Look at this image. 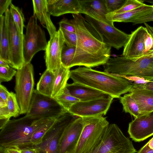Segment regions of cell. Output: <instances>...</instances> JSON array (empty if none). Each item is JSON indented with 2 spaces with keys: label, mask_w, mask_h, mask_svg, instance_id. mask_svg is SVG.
Wrapping results in <instances>:
<instances>
[{
  "label": "cell",
  "mask_w": 153,
  "mask_h": 153,
  "mask_svg": "<svg viewBox=\"0 0 153 153\" xmlns=\"http://www.w3.org/2000/svg\"><path fill=\"white\" fill-rule=\"evenodd\" d=\"M153 21V11L150 14L137 19L132 22L134 25Z\"/></svg>",
  "instance_id": "40"
},
{
  "label": "cell",
  "mask_w": 153,
  "mask_h": 153,
  "mask_svg": "<svg viewBox=\"0 0 153 153\" xmlns=\"http://www.w3.org/2000/svg\"><path fill=\"white\" fill-rule=\"evenodd\" d=\"M113 98L109 96L88 101H80L73 105L68 112L73 116L81 117L105 115Z\"/></svg>",
  "instance_id": "13"
},
{
  "label": "cell",
  "mask_w": 153,
  "mask_h": 153,
  "mask_svg": "<svg viewBox=\"0 0 153 153\" xmlns=\"http://www.w3.org/2000/svg\"><path fill=\"white\" fill-rule=\"evenodd\" d=\"M146 31V27L141 26L131 32L128 41L124 47L123 56L134 59L144 56V39Z\"/></svg>",
  "instance_id": "17"
},
{
  "label": "cell",
  "mask_w": 153,
  "mask_h": 153,
  "mask_svg": "<svg viewBox=\"0 0 153 153\" xmlns=\"http://www.w3.org/2000/svg\"><path fill=\"white\" fill-rule=\"evenodd\" d=\"M132 141L115 124L109 125L92 153H135Z\"/></svg>",
  "instance_id": "7"
},
{
  "label": "cell",
  "mask_w": 153,
  "mask_h": 153,
  "mask_svg": "<svg viewBox=\"0 0 153 153\" xmlns=\"http://www.w3.org/2000/svg\"><path fill=\"white\" fill-rule=\"evenodd\" d=\"M37 118L26 115L8 121L0 128V147H29L33 134L40 127L55 118Z\"/></svg>",
  "instance_id": "3"
},
{
  "label": "cell",
  "mask_w": 153,
  "mask_h": 153,
  "mask_svg": "<svg viewBox=\"0 0 153 153\" xmlns=\"http://www.w3.org/2000/svg\"><path fill=\"white\" fill-rule=\"evenodd\" d=\"M0 153H4L2 149L0 147Z\"/></svg>",
  "instance_id": "50"
},
{
  "label": "cell",
  "mask_w": 153,
  "mask_h": 153,
  "mask_svg": "<svg viewBox=\"0 0 153 153\" xmlns=\"http://www.w3.org/2000/svg\"><path fill=\"white\" fill-rule=\"evenodd\" d=\"M147 29L144 39L145 53L144 56L153 55V27L144 23Z\"/></svg>",
  "instance_id": "31"
},
{
  "label": "cell",
  "mask_w": 153,
  "mask_h": 153,
  "mask_svg": "<svg viewBox=\"0 0 153 153\" xmlns=\"http://www.w3.org/2000/svg\"><path fill=\"white\" fill-rule=\"evenodd\" d=\"M65 44L62 32L59 28L50 38L45 51L44 58L46 69L54 72L61 66V53Z\"/></svg>",
  "instance_id": "14"
},
{
  "label": "cell",
  "mask_w": 153,
  "mask_h": 153,
  "mask_svg": "<svg viewBox=\"0 0 153 153\" xmlns=\"http://www.w3.org/2000/svg\"><path fill=\"white\" fill-rule=\"evenodd\" d=\"M59 28L62 32L66 46L76 47L77 42V36L76 33L70 32L63 29Z\"/></svg>",
  "instance_id": "36"
},
{
  "label": "cell",
  "mask_w": 153,
  "mask_h": 153,
  "mask_svg": "<svg viewBox=\"0 0 153 153\" xmlns=\"http://www.w3.org/2000/svg\"><path fill=\"white\" fill-rule=\"evenodd\" d=\"M103 68L104 71L117 76L136 77L147 81L153 80V55L134 59L123 56L110 58Z\"/></svg>",
  "instance_id": "4"
},
{
  "label": "cell",
  "mask_w": 153,
  "mask_h": 153,
  "mask_svg": "<svg viewBox=\"0 0 153 153\" xmlns=\"http://www.w3.org/2000/svg\"><path fill=\"white\" fill-rule=\"evenodd\" d=\"M68 112L52 97L34 90L26 115L37 118H58Z\"/></svg>",
  "instance_id": "11"
},
{
  "label": "cell",
  "mask_w": 153,
  "mask_h": 153,
  "mask_svg": "<svg viewBox=\"0 0 153 153\" xmlns=\"http://www.w3.org/2000/svg\"><path fill=\"white\" fill-rule=\"evenodd\" d=\"M1 147L4 153H21L20 149L17 147Z\"/></svg>",
  "instance_id": "44"
},
{
  "label": "cell",
  "mask_w": 153,
  "mask_h": 153,
  "mask_svg": "<svg viewBox=\"0 0 153 153\" xmlns=\"http://www.w3.org/2000/svg\"><path fill=\"white\" fill-rule=\"evenodd\" d=\"M54 99L67 112L73 105L80 101L72 95L66 87L62 93Z\"/></svg>",
  "instance_id": "29"
},
{
  "label": "cell",
  "mask_w": 153,
  "mask_h": 153,
  "mask_svg": "<svg viewBox=\"0 0 153 153\" xmlns=\"http://www.w3.org/2000/svg\"><path fill=\"white\" fill-rule=\"evenodd\" d=\"M83 127L82 117H78L66 127L61 136L59 153H72L79 140Z\"/></svg>",
  "instance_id": "16"
},
{
  "label": "cell",
  "mask_w": 153,
  "mask_h": 153,
  "mask_svg": "<svg viewBox=\"0 0 153 153\" xmlns=\"http://www.w3.org/2000/svg\"><path fill=\"white\" fill-rule=\"evenodd\" d=\"M9 10L18 30L23 34L25 19L22 10L12 3L10 6Z\"/></svg>",
  "instance_id": "30"
},
{
  "label": "cell",
  "mask_w": 153,
  "mask_h": 153,
  "mask_svg": "<svg viewBox=\"0 0 153 153\" xmlns=\"http://www.w3.org/2000/svg\"><path fill=\"white\" fill-rule=\"evenodd\" d=\"M144 1L147 2H149L153 4V0H144Z\"/></svg>",
  "instance_id": "49"
},
{
  "label": "cell",
  "mask_w": 153,
  "mask_h": 153,
  "mask_svg": "<svg viewBox=\"0 0 153 153\" xmlns=\"http://www.w3.org/2000/svg\"><path fill=\"white\" fill-rule=\"evenodd\" d=\"M10 94L7 89L4 86L0 85V99L7 102V99Z\"/></svg>",
  "instance_id": "42"
},
{
  "label": "cell",
  "mask_w": 153,
  "mask_h": 153,
  "mask_svg": "<svg viewBox=\"0 0 153 153\" xmlns=\"http://www.w3.org/2000/svg\"><path fill=\"white\" fill-rule=\"evenodd\" d=\"M126 1V0H105V5L108 13L113 12L120 8Z\"/></svg>",
  "instance_id": "37"
},
{
  "label": "cell",
  "mask_w": 153,
  "mask_h": 153,
  "mask_svg": "<svg viewBox=\"0 0 153 153\" xmlns=\"http://www.w3.org/2000/svg\"><path fill=\"white\" fill-rule=\"evenodd\" d=\"M144 2L143 0H126L125 3L120 8L114 12L108 13L114 14L131 11L144 4Z\"/></svg>",
  "instance_id": "34"
},
{
  "label": "cell",
  "mask_w": 153,
  "mask_h": 153,
  "mask_svg": "<svg viewBox=\"0 0 153 153\" xmlns=\"http://www.w3.org/2000/svg\"><path fill=\"white\" fill-rule=\"evenodd\" d=\"M123 111L129 113L135 118L139 115V110L138 105L130 93L126 94L120 98Z\"/></svg>",
  "instance_id": "27"
},
{
  "label": "cell",
  "mask_w": 153,
  "mask_h": 153,
  "mask_svg": "<svg viewBox=\"0 0 153 153\" xmlns=\"http://www.w3.org/2000/svg\"><path fill=\"white\" fill-rule=\"evenodd\" d=\"M66 88L72 95L81 101H88L109 96L100 91L76 82L67 83Z\"/></svg>",
  "instance_id": "20"
},
{
  "label": "cell",
  "mask_w": 153,
  "mask_h": 153,
  "mask_svg": "<svg viewBox=\"0 0 153 153\" xmlns=\"http://www.w3.org/2000/svg\"><path fill=\"white\" fill-rule=\"evenodd\" d=\"M20 151L21 153H40L38 149L35 146L20 149Z\"/></svg>",
  "instance_id": "43"
},
{
  "label": "cell",
  "mask_w": 153,
  "mask_h": 153,
  "mask_svg": "<svg viewBox=\"0 0 153 153\" xmlns=\"http://www.w3.org/2000/svg\"><path fill=\"white\" fill-rule=\"evenodd\" d=\"M59 28L70 32L75 33L74 25L71 20L64 18L59 22Z\"/></svg>",
  "instance_id": "38"
},
{
  "label": "cell",
  "mask_w": 153,
  "mask_h": 153,
  "mask_svg": "<svg viewBox=\"0 0 153 153\" xmlns=\"http://www.w3.org/2000/svg\"><path fill=\"white\" fill-rule=\"evenodd\" d=\"M7 106V102L0 99V107H3Z\"/></svg>",
  "instance_id": "47"
},
{
  "label": "cell",
  "mask_w": 153,
  "mask_h": 153,
  "mask_svg": "<svg viewBox=\"0 0 153 153\" xmlns=\"http://www.w3.org/2000/svg\"><path fill=\"white\" fill-rule=\"evenodd\" d=\"M0 58L9 62L8 35L4 16H0Z\"/></svg>",
  "instance_id": "26"
},
{
  "label": "cell",
  "mask_w": 153,
  "mask_h": 153,
  "mask_svg": "<svg viewBox=\"0 0 153 153\" xmlns=\"http://www.w3.org/2000/svg\"><path fill=\"white\" fill-rule=\"evenodd\" d=\"M81 13L85 14L87 12H95L106 19L105 15L108 13L105 5V0H79Z\"/></svg>",
  "instance_id": "25"
},
{
  "label": "cell",
  "mask_w": 153,
  "mask_h": 153,
  "mask_svg": "<svg viewBox=\"0 0 153 153\" xmlns=\"http://www.w3.org/2000/svg\"><path fill=\"white\" fill-rule=\"evenodd\" d=\"M137 153H153V149L150 148L146 143L139 150Z\"/></svg>",
  "instance_id": "45"
},
{
  "label": "cell",
  "mask_w": 153,
  "mask_h": 153,
  "mask_svg": "<svg viewBox=\"0 0 153 153\" xmlns=\"http://www.w3.org/2000/svg\"><path fill=\"white\" fill-rule=\"evenodd\" d=\"M59 117L54 119L36 130L30 140L29 147L35 146L41 143L44 137L52 128Z\"/></svg>",
  "instance_id": "28"
},
{
  "label": "cell",
  "mask_w": 153,
  "mask_h": 153,
  "mask_svg": "<svg viewBox=\"0 0 153 153\" xmlns=\"http://www.w3.org/2000/svg\"><path fill=\"white\" fill-rule=\"evenodd\" d=\"M12 0H0V16L8 10V7L12 4Z\"/></svg>",
  "instance_id": "39"
},
{
  "label": "cell",
  "mask_w": 153,
  "mask_h": 153,
  "mask_svg": "<svg viewBox=\"0 0 153 153\" xmlns=\"http://www.w3.org/2000/svg\"><path fill=\"white\" fill-rule=\"evenodd\" d=\"M83 127L72 153H92L109 125L102 116L82 117Z\"/></svg>",
  "instance_id": "5"
},
{
  "label": "cell",
  "mask_w": 153,
  "mask_h": 153,
  "mask_svg": "<svg viewBox=\"0 0 153 153\" xmlns=\"http://www.w3.org/2000/svg\"><path fill=\"white\" fill-rule=\"evenodd\" d=\"M129 92L138 105L139 116L153 111V91L139 88L134 85Z\"/></svg>",
  "instance_id": "21"
},
{
  "label": "cell",
  "mask_w": 153,
  "mask_h": 153,
  "mask_svg": "<svg viewBox=\"0 0 153 153\" xmlns=\"http://www.w3.org/2000/svg\"><path fill=\"white\" fill-rule=\"evenodd\" d=\"M77 36L74 58L69 68L76 66L91 68L104 65L110 58L111 48L95 37L81 14H72Z\"/></svg>",
  "instance_id": "1"
},
{
  "label": "cell",
  "mask_w": 153,
  "mask_h": 153,
  "mask_svg": "<svg viewBox=\"0 0 153 153\" xmlns=\"http://www.w3.org/2000/svg\"><path fill=\"white\" fill-rule=\"evenodd\" d=\"M69 68L64 67L62 64L54 72L55 78L51 97L54 98L63 92L70 78Z\"/></svg>",
  "instance_id": "23"
},
{
  "label": "cell",
  "mask_w": 153,
  "mask_h": 153,
  "mask_svg": "<svg viewBox=\"0 0 153 153\" xmlns=\"http://www.w3.org/2000/svg\"><path fill=\"white\" fill-rule=\"evenodd\" d=\"M46 3L48 12L53 16L81 14L79 0H46Z\"/></svg>",
  "instance_id": "18"
},
{
  "label": "cell",
  "mask_w": 153,
  "mask_h": 153,
  "mask_svg": "<svg viewBox=\"0 0 153 153\" xmlns=\"http://www.w3.org/2000/svg\"><path fill=\"white\" fill-rule=\"evenodd\" d=\"M134 85L139 88L153 91V80L143 83L134 84Z\"/></svg>",
  "instance_id": "41"
},
{
  "label": "cell",
  "mask_w": 153,
  "mask_h": 153,
  "mask_svg": "<svg viewBox=\"0 0 153 153\" xmlns=\"http://www.w3.org/2000/svg\"><path fill=\"white\" fill-rule=\"evenodd\" d=\"M8 108L11 117H16L21 114V110L17 100L15 93L11 92L7 101Z\"/></svg>",
  "instance_id": "33"
},
{
  "label": "cell",
  "mask_w": 153,
  "mask_h": 153,
  "mask_svg": "<svg viewBox=\"0 0 153 153\" xmlns=\"http://www.w3.org/2000/svg\"><path fill=\"white\" fill-rule=\"evenodd\" d=\"M75 118L68 112L59 117L44 137L42 142L35 146L38 149L40 153H59L62 134L66 127Z\"/></svg>",
  "instance_id": "12"
},
{
  "label": "cell",
  "mask_w": 153,
  "mask_h": 153,
  "mask_svg": "<svg viewBox=\"0 0 153 153\" xmlns=\"http://www.w3.org/2000/svg\"><path fill=\"white\" fill-rule=\"evenodd\" d=\"M70 78L74 82L98 90L114 98H120L129 92L134 85L124 77L85 67L70 71Z\"/></svg>",
  "instance_id": "2"
},
{
  "label": "cell",
  "mask_w": 153,
  "mask_h": 153,
  "mask_svg": "<svg viewBox=\"0 0 153 153\" xmlns=\"http://www.w3.org/2000/svg\"><path fill=\"white\" fill-rule=\"evenodd\" d=\"M0 66L10 67L8 63L6 61L0 58Z\"/></svg>",
  "instance_id": "46"
},
{
  "label": "cell",
  "mask_w": 153,
  "mask_h": 153,
  "mask_svg": "<svg viewBox=\"0 0 153 153\" xmlns=\"http://www.w3.org/2000/svg\"><path fill=\"white\" fill-rule=\"evenodd\" d=\"M32 3L33 10V16L47 29L50 38H51L57 31L51 19V15L47 10L46 0H33Z\"/></svg>",
  "instance_id": "22"
},
{
  "label": "cell",
  "mask_w": 153,
  "mask_h": 153,
  "mask_svg": "<svg viewBox=\"0 0 153 153\" xmlns=\"http://www.w3.org/2000/svg\"><path fill=\"white\" fill-rule=\"evenodd\" d=\"M14 90L21 110V114H26L29 108L34 90V69L30 62L17 70Z\"/></svg>",
  "instance_id": "8"
},
{
  "label": "cell",
  "mask_w": 153,
  "mask_h": 153,
  "mask_svg": "<svg viewBox=\"0 0 153 153\" xmlns=\"http://www.w3.org/2000/svg\"><path fill=\"white\" fill-rule=\"evenodd\" d=\"M65 153H70V152H66Z\"/></svg>",
  "instance_id": "51"
},
{
  "label": "cell",
  "mask_w": 153,
  "mask_h": 153,
  "mask_svg": "<svg viewBox=\"0 0 153 153\" xmlns=\"http://www.w3.org/2000/svg\"><path fill=\"white\" fill-rule=\"evenodd\" d=\"M75 47L65 45L62 49L61 55V62L65 67L69 68L75 53Z\"/></svg>",
  "instance_id": "32"
},
{
  "label": "cell",
  "mask_w": 153,
  "mask_h": 153,
  "mask_svg": "<svg viewBox=\"0 0 153 153\" xmlns=\"http://www.w3.org/2000/svg\"><path fill=\"white\" fill-rule=\"evenodd\" d=\"M85 15V21L99 35L102 42L118 50L124 46L130 34L116 28L114 23L108 21L95 12L89 11Z\"/></svg>",
  "instance_id": "6"
},
{
  "label": "cell",
  "mask_w": 153,
  "mask_h": 153,
  "mask_svg": "<svg viewBox=\"0 0 153 153\" xmlns=\"http://www.w3.org/2000/svg\"><path fill=\"white\" fill-rule=\"evenodd\" d=\"M16 71L10 67L0 66V82L10 81L15 76Z\"/></svg>",
  "instance_id": "35"
},
{
  "label": "cell",
  "mask_w": 153,
  "mask_h": 153,
  "mask_svg": "<svg viewBox=\"0 0 153 153\" xmlns=\"http://www.w3.org/2000/svg\"><path fill=\"white\" fill-rule=\"evenodd\" d=\"M9 44L10 67L17 70L25 64L23 55V41L24 34L18 30L9 10L5 13Z\"/></svg>",
  "instance_id": "10"
},
{
  "label": "cell",
  "mask_w": 153,
  "mask_h": 153,
  "mask_svg": "<svg viewBox=\"0 0 153 153\" xmlns=\"http://www.w3.org/2000/svg\"><path fill=\"white\" fill-rule=\"evenodd\" d=\"M130 137L140 142L153 135V111L134 118L129 124Z\"/></svg>",
  "instance_id": "15"
},
{
  "label": "cell",
  "mask_w": 153,
  "mask_h": 153,
  "mask_svg": "<svg viewBox=\"0 0 153 153\" xmlns=\"http://www.w3.org/2000/svg\"><path fill=\"white\" fill-rule=\"evenodd\" d=\"M55 74L46 69L41 76L36 85V91L42 95L51 97L53 91Z\"/></svg>",
  "instance_id": "24"
},
{
  "label": "cell",
  "mask_w": 153,
  "mask_h": 153,
  "mask_svg": "<svg viewBox=\"0 0 153 153\" xmlns=\"http://www.w3.org/2000/svg\"><path fill=\"white\" fill-rule=\"evenodd\" d=\"M149 147L153 149V137L147 143Z\"/></svg>",
  "instance_id": "48"
},
{
  "label": "cell",
  "mask_w": 153,
  "mask_h": 153,
  "mask_svg": "<svg viewBox=\"0 0 153 153\" xmlns=\"http://www.w3.org/2000/svg\"><path fill=\"white\" fill-rule=\"evenodd\" d=\"M37 20L32 16L26 26L23 41V55L25 64L30 62L36 53L45 51L47 46L45 31L38 24Z\"/></svg>",
  "instance_id": "9"
},
{
  "label": "cell",
  "mask_w": 153,
  "mask_h": 153,
  "mask_svg": "<svg viewBox=\"0 0 153 153\" xmlns=\"http://www.w3.org/2000/svg\"><path fill=\"white\" fill-rule=\"evenodd\" d=\"M153 11V5L144 4L128 12L112 14L107 13L105 18L108 21L117 22H132L134 21L151 14Z\"/></svg>",
  "instance_id": "19"
}]
</instances>
